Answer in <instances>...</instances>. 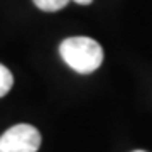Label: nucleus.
Returning a JSON list of instances; mask_svg holds the SVG:
<instances>
[{"mask_svg":"<svg viewBox=\"0 0 152 152\" xmlns=\"http://www.w3.org/2000/svg\"><path fill=\"white\" fill-rule=\"evenodd\" d=\"M59 54L71 69L80 75H90L103 63V49L91 37L76 36L64 39L59 46Z\"/></svg>","mask_w":152,"mask_h":152,"instance_id":"obj_1","label":"nucleus"},{"mask_svg":"<svg viewBox=\"0 0 152 152\" xmlns=\"http://www.w3.org/2000/svg\"><path fill=\"white\" fill-rule=\"evenodd\" d=\"M41 140V134L36 127L19 124L0 135V152H37Z\"/></svg>","mask_w":152,"mask_h":152,"instance_id":"obj_2","label":"nucleus"},{"mask_svg":"<svg viewBox=\"0 0 152 152\" xmlns=\"http://www.w3.org/2000/svg\"><path fill=\"white\" fill-rule=\"evenodd\" d=\"M32 2L37 9L44 12H58L69 4V0H32Z\"/></svg>","mask_w":152,"mask_h":152,"instance_id":"obj_3","label":"nucleus"},{"mask_svg":"<svg viewBox=\"0 0 152 152\" xmlns=\"http://www.w3.org/2000/svg\"><path fill=\"white\" fill-rule=\"evenodd\" d=\"M12 85H14V76H12L10 69L7 66L0 64V98L5 96L10 91Z\"/></svg>","mask_w":152,"mask_h":152,"instance_id":"obj_4","label":"nucleus"},{"mask_svg":"<svg viewBox=\"0 0 152 152\" xmlns=\"http://www.w3.org/2000/svg\"><path fill=\"white\" fill-rule=\"evenodd\" d=\"M76 4H80V5H90L93 0H75Z\"/></svg>","mask_w":152,"mask_h":152,"instance_id":"obj_5","label":"nucleus"},{"mask_svg":"<svg viewBox=\"0 0 152 152\" xmlns=\"http://www.w3.org/2000/svg\"><path fill=\"white\" fill-rule=\"evenodd\" d=\"M134 152H144V151H134Z\"/></svg>","mask_w":152,"mask_h":152,"instance_id":"obj_6","label":"nucleus"}]
</instances>
